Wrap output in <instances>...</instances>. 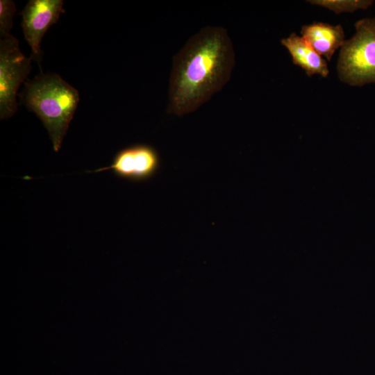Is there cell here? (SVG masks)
I'll return each instance as SVG.
<instances>
[{
  "mask_svg": "<svg viewBox=\"0 0 375 375\" xmlns=\"http://www.w3.org/2000/svg\"><path fill=\"white\" fill-rule=\"evenodd\" d=\"M235 52L227 31L207 26L192 35L173 58L169 114L194 112L230 80Z\"/></svg>",
  "mask_w": 375,
  "mask_h": 375,
  "instance_id": "1",
  "label": "cell"
},
{
  "mask_svg": "<svg viewBox=\"0 0 375 375\" xmlns=\"http://www.w3.org/2000/svg\"><path fill=\"white\" fill-rule=\"evenodd\" d=\"M22 99L40 119L58 152L78 104V90L58 74H40L25 83Z\"/></svg>",
  "mask_w": 375,
  "mask_h": 375,
  "instance_id": "2",
  "label": "cell"
},
{
  "mask_svg": "<svg viewBox=\"0 0 375 375\" xmlns=\"http://www.w3.org/2000/svg\"><path fill=\"white\" fill-rule=\"evenodd\" d=\"M355 29L340 48L337 72L342 82L363 86L375 83V17L357 21Z\"/></svg>",
  "mask_w": 375,
  "mask_h": 375,
  "instance_id": "3",
  "label": "cell"
},
{
  "mask_svg": "<svg viewBox=\"0 0 375 375\" xmlns=\"http://www.w3.org/2000/svg\"><path fill=\"white\" fill-rule=\"evenodd\" d=\"M31 70V58L21 51L18 40L11 35L0 41V118L17 111V94Z\"/></svg>",
  "mask_w": 375,
  "mask_h": 375,
  "instance_id": "4",
  "label": "cell"
},
{
  "mask_svg": "<svg viewBox=\"0 0 375 375\" xmlns=\"http://www.w3.org/2000/svg\"><path fill=\"white\" fill-rule=\"evenodd\" d=\"M160 167V158L157 151L150 145L138 144L118 151L108 166L87 172L97 173L110 170L120 178L142 182L155 176Z\"/></svg>",
  "mask_w": 375,
  "mask_h": 375,
  "instance_id": "5",
  "label": "cell"
},
{
  "mask_svg": "<svg viewBox=\"0 0 375 375\" xmlns=\"http://www.w3.org/2000/svg\"><path fill=\"white\" fill-rule=\"evenodd\" d=\"M63 12L62 0H31L22 11L24 38L35 60L40 61L41 59L40 42L43 36Z\"/></svg>",
  "mask_w": 375,
  "mask_h": 375,
  "instance_id": "6",
  "label": "cell"
},
{
  "mask_svg": "<svg viewBox=\"0 0 375 375\" xmlns=\"http://www.w3.org/2000/svg\"><path fill=\"white\" fill-rule=\"evenodd\" d=\"M301 37L322 56L330 61L335 51L343 45L344 31L340 24L315 22L303 25Z\"/></svg>",
  "mask_w": 375,
  "mask_h": 375,
  "instance_id": "7",
  "label": "cell"
},
{
  "mask_svg": "<svg viewBox=\"0 0 375 375\" xmlns=\"http://www.w3.org/2000/svg\"><path fill=\"white\" fill-rule=\"evenodd\" d=\"M289 51L294 65L300 67L308 76L319 75L326 78L329 74L326 60L323 58L301 36L292 33L281 40Z\"/></svg>",
  "mask_w": 375,
  "mask_h": 375,
  "instance_id": "8",
  "label": "cell"
},
{
  "mask_svg": "<svg viewBox=\"0 0 375 375\" xmlns=\"http://www.w3.org/2000/svg\"><path fill=\"white\" fill-rule=\"evenodd\" d=\"M307 2L326 8L335 14L366 10L373 3L371 0H311Z\"/></svg>",
  "mask_w": 375,
  "mask_h": 375,
  "instance_id": "9",
  "label": "cell"
},
{
  "mask_svg": "<svg viewBox=\"0 0 375 375\" xmlns=\"http://www.w3.org/2000/svg\"><path fill=\"white\" fill-rule=\"evenodd\" d=\"M16 8L15 3L10 0L0 1V36L6 38L10 34L12 26V19Z\"/></svg>",
  "mask_w": 375,
  "mask_h": 375,
  "instance_id": "10",
  "label": "cell"
}]
</instances>
